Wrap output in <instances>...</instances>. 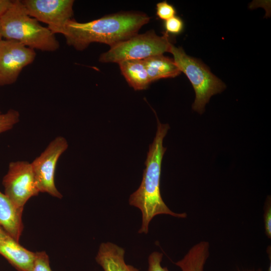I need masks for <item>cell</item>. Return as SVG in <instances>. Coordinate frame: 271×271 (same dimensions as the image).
Masks as SVG:
<instances>
[{"mask_svg": "<svg viewBox=\"0 0 271 271\" xmlns=\"http://www.w3.org/2000/svg\"><path fill=\"white\" fill-rule=\"evenodd\" d=\"M0 254L18 271H32L35 252L21 246L10 236L0 237Z\"/></svg>", "mask_w": 271, "mask_h": 271, "instance_id": "obj_10", "label": "cell"}, {"mask_svg": "<svg viewBox=\"0 0 271 271\" xmlns=\"http://www.w3.org/2000/svg\"><path fill=\"white\" fill-rule=\"evenodd\" d=\"M169 52L173 55L175 64L181 72L187 76L194 89L195 99L192 109L202 114L210 97L222 92L225 84L203 62L188 55L182 47H176L171 43Z\"/></svg>", "mask_w": 271, "mask_h": 271, "instance_id": "obj_4", "label": "cell"}, {"mask_svg": "<svg viewBox=\"0 0 271 271\" xmlns=\"http://www.w3.org/2000/svg\"><path fill=\"white\" fill-rule=\"evenodd\" d=\"M158 126L153 142L150 145L146 168L139 188L130 196L129 203L139 208L142 214L140 233L147 234L150 221L156 215L167 214L178 218H185V213H176L171 211L163 200L160 192L161 165L166 148L163 141L169 126L161 123L157 118Z\"/></svg>", "mask_w": 271, "mask_h": 271, "instance_id": "obj_2", "label": "cell"}, {"mask_svg": "<svg viewBox=\"0 0 271 271\" xmlns=\"http://www.w3.org/2000/svg\"><path fill=\"white\" fill-rule=\"evenodd\" d=\"M264 228L266 235L270 238L271 236V208L268 205L264 213Z\"/></svg>", "mask_w": 271, "mask_h": 271, "instance_id": "obj_21", "label": "cell"}, {"mask_svg": "<svg viewBox=\"0 0 271 271\" xmlns=\"http://www.w3.org/2000/svg\"><path fill=\"white\" fill-rule=\"evenodd\" d=\"M162 258L163 253L158 251L152 252L148 258V271H169L167 267L162 266Z\"/></svg>", "mask_w": 271, "mask_h": 271, "instance_id": "obj_20", "label": "cell"}, {"mask_svg": "<svg viewBox=\"0 0 271 271\" xmlns=\"http://www.w3.org/2000/svg\"><path fill=\"white\" fill-rule=\"evenodd\" d=\"M163 26L165 33L168 35H179L183 31L184 28L183 21L176 16L164 21Z\"/></svg>", "mask_w": 271, "mask_h": 271, "instance_id": "obj_17", "label": "cell"}, {"mask_svg": "<svg viewBox=\"0 0 271 271\" xmlns=\"http://www.w3.org/2000/svg\"><path fill=\"white\" fill-rule=\"evenodd\" d=\"M68 147L66 139L58 136L31 163L40 192L47 193L58 198L62 197L55 186V174L59 159Z\"/></svg>", "mask_w": 271, "mask_h": 271, "instance_id": "obj_7", "label": "cell"}, {"mask_svg": "<svg viewBox=\"0 0 271 271\" xmlns=\"http://www.w3.org/2000/svg\"><path fill=\"white\" fill-rule=\"evenodd\" d=\"M0 113H1V110H0Z\"/></svg>", "mask_w": 271, "mask_h": 271, "instance_id": "obj_25", "label": "cell"}, {"mask_svg": "<svg viewBox=\"0 0 271 271\" xmlns=\"http://www.w3.org/2000/svg\"><path fill=\"white\" fill-rule=\"evenodd\" d=\"M151 82L163 78H174L181 73L173 59L158 55L143 60Z\"/></svg>", "mask_w": 271, "mask_h": 271, "instance_id": "obj_13", "label": "cell"}, {"mask_svg": "<svg viewBox=\"0 0 271 271\" xmlns=\"http://www.w3.org/2000/svg\"><path fill=\"white\" fill-rule=\"evenodd\" d=\"M3 38L18 41L32 49L46 52L57 50L60 44L55 35L29 15L22 1H13L0 18Z\"/></svg>", "mask_w": 271, "mask_h": 271, "instance_id": "obj_3", "label": "cell"}, {"mask_svg": "<svg viewBox=\"0 0 271 271\" xmlns=\"http://www.w3.org/2000/svg\"><path fill=\"white\" fill-rule=\"evenodd\" d=\"M29 16L48 25L55 35L61 34L73 15V0L22 1Z\"/></svg>", "mask_w": 271, "mask_h": 271, "instance_id": "obj_8", "label": "cell"}, {"mask_svg": "<svg viewBox=\"0 0 271 271\" xmlns=\"http://www.w3.org/2000/svg\"><path fill=\"white\" fill-rule=\"evenodd\" d=\"M3 37L2 35V28H1V25L0 23V42L3 40Z\"/></svg>", "mask_w": 271, "mask_h": 271, "instance_id": "obj_24", "label": "cell"}, {"mask_svg": "<svg viewBox=\"0 0 271 271\" xmlns=\"http://www.w3.org/2000/svg\"><path fill=\"white\" fill-rule=\"evenodd\" d=\"M171 43L169 35H157L150 30L144 34H137L110 47L102 54L99 61L101 63H117L126 60H143L149 57L169 52Z\"/></svg>", "mask_w": 271, "mask_h": 271, "instance_id": "obj_5", "label": "cell"}, {"mask_svg": "<svg viewBox=\"0 0 271 271\" xmlns=\"http://www.w3.org/2000/svg\"><path fill=\"white\" fill-rule=\"evenodd\" d=\"M10 236L1 227H0V237L6 238Z\"/></svg>", "mask_w": 271, "mask_h": 271, "instance_id": "obj_23", "label": "cell"}, {"mask_svg": "<svg viewBox=\"0 0 271 271\" xmlns=\"http://www.w3.org/2000/svg\"><path fill=\"white\" fill-rule=\"evenodd\" d=\"M32 271H52L49 258L45 251L35 252V257Z\"/></svg>", "mask_w": 271, "mask_h": 271, "instance_id": "obj_19", "label": "cell"}, {"mask_svg": "<svg viewBox=\"0 0 271 271\" xmlns=\"http://www.w3.org/2000/svg\"><path fill=\"white\" fill-rule=\"evenodd\" d=\"M23 209L17 207L9 198L0 192V227L19 242L23 230Z\"/></svg>", "mask_w": 271, "mask_h": 271, "instance_id": "obj_11", "label": "cell"}, {"mask_svg": "<svg viewBox=\"0 0 271 271\" xmlns=\"http://www.w3.org/2000/svg\"><path fill=\"white\" fill-rule=\"evenodd\" d=\"M20 120L18 111L10 109L6 113H0V133L12 129Z\"/></svg>", "mask_w": 271, "mask_h": 271, "instance_id": "obj_16", "label": "cell"}, {"mask_svg": "<svg viewBox=\"0 0 271 271\" xmlns=\"http://www.w3.org/2000/svg\"><path fill=\"white\" fill-rule=\"evenodd\" d=\"M35 50L14 40L0 42V86L16 82L22 70L35 60Z\"/></svg>", "mask_w": 271, "mask_h": 271, "instance_id": "obj_9", "label": "cell"}, {"mask_svg": "<svg viewBox=\"0 0 271 271\" xmlns=\"http://www.w3.org/2000/svg\"><path fill=\"white\" fill-rule=\"evenodd\" d=\"M118 65L127 82L135 90L146 89L151 83L144 60H126Z\"/></svg>", "mask_w": 271, "mask_h": 271, "instance_id": "obj_14", "label": "cell"}, {"mask_svg": "<svg viewBox=\"0 0 271 271\" xmlns=\"http://www.w3.org/2000/svg\"><path fill=\"white\" fill-rule=\"evenodd\" d=\"M4 194L18 208L23 209L28 200L40 193L31 164L27 161L12 162L2 181Z\"/></svg>", "mask_w": 271, "mask_h": 271, "instance_id": "obj_6", "label": "cell"}, {"mask_svg": "<svg viewBox=\"0 0 271 271\" xmlns=\"http://www.w3.org/2000/svg\"><path fill=\"white\" fill-rule=\"evenodd\" d=\"M150 20L145 14L131 12L111 14L86 23L72 19L61 34L64 36L66 44L77 51H83L95 42L111 47L138 34Z\"/></svg>", "mask_w": 271, "mask_h": 271, "instance_id": "obj_1", "label": "cell"}, {"mask_svg": "<svg viewBox=\"0 0 271 271\" xmlns=\"http://www.w3.org/2000/svg\"><path fill=\"white\" fill-rule=\"evenodd\" d=\"M13 1L0 0V18L12 6Z\"/></svg>", "mask_w": 271, "mask_h": 271, "instance_id": "obj_22", "label": "cell"}, {"mask_svg": "<svg viewBox=\"0 0 271 271\" xmlns=\"http://www.w3.org/2000/svg\"><path fill=\"white\" fill-rule=\"evenodd\" d=\"M123 248L113 243H102L95 257L96 261L104 271H139L124 260Z\"/></svg>", "mask_w": 271, "mask_h": 271, "instance_id": "obj_12", "label": "cell"}, {"mask_svg": "<svg viewBox=\"0 0 271 271\" xmlns=\"http://www.w3.org/2000/svg\"><path fill=\"white\" fill-rule=\"evenodd\" d=\"M209 255V244L202 241L194 245L181 260L176 263L182 271H203Z\"/></svg>", "mask_w": 271, "mask_h": 271, "instance_id": "obj_15", "label": "cell"}, {"mask_svg": "<svg viewBox=\"0 0 271 271\" xmlns=\"http://www.w3.org/2000/svg\"><path fill=\"white\" fill-rule=\"evenodd\" d=\"M176 13L175 7L166 1L160 2L156 5V15L164 21L175 16Z\"/></svg>", "mask_w": 271, "mask_h": 271, "instance_id": "obj_18", "label": "cell"}]
</instances>
